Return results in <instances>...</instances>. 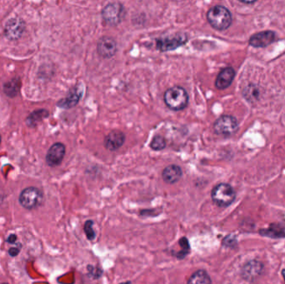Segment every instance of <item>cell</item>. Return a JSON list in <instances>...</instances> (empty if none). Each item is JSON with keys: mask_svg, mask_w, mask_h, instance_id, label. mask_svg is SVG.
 Masks as SVG:
<instances>
[{"mask_svg": "<svg viewBox=\"0 0 285 284\" xmlns=\"http://www.w3.org/2000/svg\"><path fill=\"white\" fill-rule=\"evenodd\" d=\"M207 19L214 29L219 31L229 29L232 24L231 13L221 5L212 7L207 13Z\"/></svg>", "mask_w": 285, "mask_h": 284, "instance_id": "cell-2", "label": "cell"}, {"mask_svg": "<svg viewBox=\"0 0 285 284\" xmlns=\"http://www.w3.org/2000/svg\"><path fill=\"white\" fill-rule=\"evenodd\" d=\"M167 145L165 138L161 135H156L150 143V148L155 151H160L164 149Z\"/></svg>", "mask_w": 285, "mask_h": 284, "instance_id": "cell-21", "label": "cell"}, {"mask_svg": "<svg viewBox=\"0 0 285 284\" xmlns=\"http://www.w3.org/2000/svg\"><path fill=\"white\" fill-rule=\"evenodd\" d=\"M183 176V172L180 167L178 165H169L166 167L162 172V178L164 182L169 185H174L175 182H179Z\"/></svg>", "mask_w": 285, "mask_h": 284, "instance_id": "cell-15", "label": "cell"}, {"mask_svg": "<svg viewBox=\"0 0 285 284\" xmlns=\"http://www.w3.org/2000/svg\"><path fill=\"white\" fill-rule=\"evenodd\" d=\"M4 90L6 95L9 97H15L18 95V92L20 90V79L14 78L11 81L6 83L4 87Z\"/></svg>", "mask_w": 285, "mask_h": 284, "instance_id": "cell-19", "label": "cell"}, {"mask_svg": "<svg viewBox=\"0 0 285 284\" xmlns=\"http://www.w3.org/2000/svg\"><path fill=\"white\" fill-rule=\"evenodd\" d=\"M239 129V123L233 116L223 115L215 121L214 129L219 135L230 136L236 133Z\"/></svg>", "mask_w": 285, "mask_h": 284, "instance_id": "cell-7", "label": "cell"}, {"mask_svg": "<svg viewBox=\"0 0 285 284\" xmlns=\"http://www.w3.org/2000/svg\"><path fill=\"white\" fill-rule=\"evenodd\" d=\"M0 284H8V283H0Z\"/></svg>", "mask_w": 285, "mask_h": 284, "instance_id": "cell-29", "label": "cell"}, {"mask_svg": "<svg viewBox=\"0 0 285 284\" xmlns=\"http://www.w3.org/2000/svg\"><path fill=\"white\" fill-rule=\"evenodd\" d=\"M282 275H283V279L285 281V269H283V271H282Z\"/></svg>", "mask_w": 285, "mask_h": 284, "instance_id": "cell-26", "label": "cell"}, {"mask_svg": "<svg viewBox=\"0 0 285 284\" xmlns=\"http://www.w3.org/2000/svg\"><path fill=\"white\" fill-rule=\"evenodd\" d=\"M263 265L262 262L256 261V260H251L243 267L242 277L243 279L252 282L259 278L263 272Z\"/></svg>", "mask_w": 285, "mask_h": 284, "instance_id": "cell-10", "label": "cell"}, {"mask_svg": "<svg viewBox=\"0 0 285 284\" xmlns=\"http://www.w3.org/2000/svg\"><path fill=\"white\" fill-rule=\"evenodd\" d=\"M121 284H131L130 282H124V283H121Z\"/></svg>", "mask_w": 285, "mask_h": 284, "instance_id": "cell-27", "label": "cell"}, {"mask_svg": "<svg viewBox=\"0 0 285 284\" xmlns=\"http://www.w3.org/2000/svg\"><path fill=\"white\" fill-rule=\"evenodd\" d=\"M235 69L231 67H227L219 72L215 81V87L219 90H223L230 87L235 78Z\"/></svg>", "mask_w": 285, "mask_h": 284, "instance_id": "cell-14", "label": "cell"}, {"mask_svg": "<svg viewBox=\"0 0 285 284\" xmlns=\"http://www.w3.org/2000/svg\"><path fill=\"white\" fill-rule=\"evenodd\" d=\"M47 116H48V112L46 110H38V111L33 112L30 114V116L27 119V123L30 126H33V125H36L39 121H41L43 118H45Z\"/></svg>", "mask_w": 285, "mask_h": 284, "instance_id": "cell-20", "label": "cell"}, {"mask_svg": "<svg viewBox=\"0 0 285 284\" xmlns=\"http://www.w3.org/2000/svg\"><path fill=\"white\" fill-rule=\"evenodd\" d=\"M187 41L188 36L185 33H178L176 35L156 39V49L160 52L172 51L185 45Z\"/></svg>", "mask_w": 285, "mask_h": 284, "instance_id": "cell-6", "label": "cell"}, {"mask_svg": "<svg viewBox=\"0 0 285 284\" xmlns=\"http://www.w3.org/2000/svg\"><path fill=\"white\" fill-rule=\"evenodd\" d=\"M259 233L268 238H285V222L271 224L267 229H261Z\"/></svg>", "mask_w": 285, "mask_h": 284, "instance_id": "cell-16", "label": "cell"}, {"mask_svg": "<svg viewBox=\"0 0 285 284\" xmlns=\"http://www.w3.org/2000/svg\"><path fill=\"white\" fill-rule=\"evenodd\" d=\"M125 141V135L124 133L115 130L110 132L104 139V146L110 151H115L120 149Z\"/></svg>", "mask_w": 285, "mask_h": 284, "instance_id": "cell-13", "label": "cell"}, {"mask_svg": "<svg viewBox=\"0 0 285 284\" xmlns=\"http://www.w3.org/2000/svg\"><path fill=\"white\" fill-rule=\"evenodd\" d=\"M164 101L168 109L173 111H180L188 105V93L183 87L174 86L166 90Z\"/></svg>", "mask_w": 285, "mask_h": 284, "instance_id": "cell-1", "label": "cell"}, {"mask_svg": "<svg viewBox=\"0 0 285 284\" xmlns=\"http://www.w3.org/2000/svg\"><path fill=\"white\" fill-rule=\"evenodd\" d=\"M16 241H17V236L16 235H10L7 239V242L11 245H15Z\"/></svg>", "mask_w": 285, "mask_h": 284, "instance_id": "cell-25", "label": "cell"}, {"mask_svg": "<svg viewBox=\"0 0 285 284\" xmlns=\"http://www.w3.org/2000/svg\"><path fill=\"white\" fill-rule=\"evenodd\" d=\"M43 198L44 195L40 189L34 187H29L21 192L18 200L20 205L25 209H33L38 208L42 204Z\"/></svg>", "mask_w": 285, "mask_h": 284, "instance_id": "cell-5", "label": "cell"}, {"mask_svg": "<svg viewBox=\"0 0 285 284\" xmlns=\"http://www.w3.org/2000/svg\"><path fill=\"white\" fill-rule=\"evenodd\" d=\"M125 15L124 5L119 2L109 3L102 9V18L106 25L116 26Z\"/></svg>", "mask_w": 285, "mask_h": 284, "instance_id": "cell-4", "label": "cell"}, {"mask_svg": "<svg viewBox=\"0 0 285 284\" xmlns=\"http://www.w3.org/2000/svg\"><path fill=\"white\" fill-rule=\"evenodd\" d=\"M65 146L61 143H56L50 147L46 155V162L50 167L60 165L65 155Z\"/></svg>", "mask_w": 285, "mask_h": 284, "instance_id": "cell-9", "label": "cell"}, {"mask_svg": "<svg viewBox=\"0 0 285 284\" xmlns=\"http://www.w3.org/2000/svg\"><path fill=\"white\" fill-rule=\"evenodd\" d=\"M20 252V248H18V247H16V248H13V249H9V253L12 257H15L16 255H18Z\"/></svg>", "mask_w": 285, "mask_h": 284, "instance_id": "cell-24", "label": "cell"}, {"mask_svg": "<svg viewBox=\"0 0 285 284\" xmlns=\"http://www.w3.org/2000/svg\"><path fill=\"white\" fill-rule=\"evenodd\" d=\"M179 245L181 246L182 251L180 253H176V256H178L177 258H184L189 253V245H188L187 238H183L179 240Z\"/></svg>", "mask_w": 285, "mask_h": 284, "instance_id": "cell-22", "label": "cell"}, {"mask_svg": "<svg viewBox=\"0 0 285 284\" xmlns=\"http://www.w3.org/2000/svg\"><path fill=\"white\" fill-rule=\"evenodd\" d=\"M25 22L20 18H12L5 25V35L9 39L16 40L20 38L25 31Z\"/></svg>", "mask_w": 285, "mask_h": 284, "instance_id": "cell-11", "label": "cell"}, {"mask_svg": "<svg viewBox=\"0 0 285 284\" xmlns=\"http://www.w3.org/2000/svg\"><path fill=\"white\" fill-rule=\"evenodd\" d=\"M211 197L218 206L228 207L235 201L236 193L228 184H219L213 189Z\"/></svg>", "mask_w": 285, "mask_h": 284, "instance_id": "cell-3", "label": "cell"}, {"mask_svg": "<svg viewBox=\"0 0 285 284\" xmlns=\"http://www.w3.org/2000/svg\"><path fill=\"white\" fill-rule=\"evenodd\" d=\"M276 39V34L272 31H263L251 36L250 45L255 48H264L271 45Z\"/></svg>", "mask_w": 285, "mask_h": 284, "instance_id": "cell-12", "label": "cell"}, {"mask_svg": "<svg viewBox=\"0 0 285 284\" xmlns=\"http://www.w3.org/2000/svg\"><path fill=\"white\" fill-rule=\"evenodd\" d=\"M188 284H211V278L207 272L199 270L190 277Z\"/></svg>", "mask_w": 285, "mask_h": 284, "instance_id": "cell-18", "label": "cell"}, {"mask_svg": "<svg viewBox=\"0 0 285 284\" xmlns=\"http://www.w3.org/2000/svg\"><path fill=\"white\" fill-rule=\"evenodd\" d=\"M93 222L92 221H87L84 225V233H86L87 238L89 240L94 239L95 232L93 230Z\"/></svg>", "mask_w": 285, "mask_h": 284, "instance_id": "cell-23", "label": "cell"}, {"mask_svg": "<svg viewBox=\"0 0 285 284\" xmlns=\"http://www.w3.org/2000/svg\"><path fill=\"white\" fill-rule=\"evenodd\" d=\"M81 97H82V92L80 91L79 88L75 87L71 89L66 98H63L58 103V106L63 109H71L79 104Z\"/></svg>", "mask_w": 285, "mask_h": 284, "instance_id": "cell-17", "label": "cell"}, {"mask_svg": "<svg viewBox=\"0 0 285 284\" xmlns=\"http://www.w3.org/2000/svg\"><path fill=\"white\" fill-rule=\"evenodd\" d=\"M117 49V43L111 37L104 36L98 41L97 52L102 58H112L115 55Z\"/></svg>", "mask_w": 285, "mask_h": 284, "instance_id": "cell-8", "label": "cell"}, {"mask_svg": "<svg viewBox=\"0 0 285 284\" xmlns=\"http://www.w3.org/2000/svg\"><path fill=\"white\" fill-rule=\"evenodd\" d=\"M0 143H1V136H0Z\"/></svg>", "mask_w": 285, "mask_h": 284, "instance_id": "cell-28", "label": "cell"}]
</instances>
